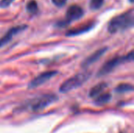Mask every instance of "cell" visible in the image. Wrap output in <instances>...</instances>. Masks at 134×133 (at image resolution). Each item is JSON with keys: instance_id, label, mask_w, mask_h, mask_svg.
I'll return each mask as SVG.
<instances>
[{"instance_id": "cell-1", "label": "cell", "mask_w": 134, "mask_h": 133, "mask_svg": "<svg viewBox=\"0 0 134 133\" xmlns=\"http://www.w3.org/2000/svg\"><path fill=\"white\" fill-rule=\"evenodd\" d=\"M133 24V9L114 17L108 24V31L111 33L117 32L119 30L126 29Z\"/></svg>"}, {"instance_id": "cell-2", "label": "cell", "mask_w": 134, "mask_h": 133, "mask_svg": "<svg viewBox=\"0 0 134 133\" xmlns=\"http://www.w3.org/2000/svg\"><path fill=\"white\" fill-rule=\"evenodd\" d=\"M90 77V72H82L78 74H75V76L68 78V80H66L61 84L60 87V91L61 92H70L81 86L83 83H85L89 79Z\"/></svg>"}, {"instance_id": "cell-3", "label": "cell", "mask_w": 134, "mask_h": 133, "mask_svg": "<svg viewBox=\"0 0 134 133\" xmlns=\"http://www.w3.org/2000/svg\"><path fill=\"white\" fill-rule=\"evenodd\" d=\"M133 60V52H130L128 55L125 56H119V57H115L108 61H107L104 66L100 69L98 75L99 76H103L105 74H108V73L111 72L115 67H116L119 64L124 61H131Z\"/></svg>"}, {"instance_id": "cell-4", "label": "cell", "mask_w": 134, "mask_h": 133, "mask_svg": "<svg viewBox=\"0 0 134 133\" xmlns=\"http://www.w3.org/2000/svg\"><path fill=\"white\" fill-rule=\"evenodd\" d=\"M57 100V97L54 95H44L37 99H35L31 103V108L34 111H38L44 109Z\"/></svg>"}, {"instance_id": "cell-5", "label": "cell", "mask_w": 134, "mask_h": 133, "mask_svg": "<svg viewBox=\"0 0 134 133\" xmlns=\"http://www.w3.org/2000/svg\"><path fill=\"white\" fill-rule=\"evenodd\" d=\"M57 74V72L55 71H50L43 72V73L40 74L39 75H38L36 78H35L33 80L31 81V82L29 83L28 88L29 89L36 88V87L44 84L47 81H49L51 78H53Z\"/></svg>"}, {"instance_id": "cell-6", "label": "cell", "mask_w": 134, "mask_h": 133, "mask_svg": "<svg viewBox=\"0 0 134 133\" xmlns=\"http://www.w3.org/2000/svg\"><path fill=\"white\" fill-rule=\"evenodd\" d=\"M83 15V9L78 5H72L68 7L67 10V18L70 22L71 20H75L81 18Z\"/></svg>"}, {"instance_id": "cell-7", "label": "cell", "mask_w": 134, "mask_h": 133, "mask_svg": "<svg viewBox=\"0 0 134 133\" xmlns=\"http://www.w3.org/2000/svg\"><path fill=\"white\" fill-rule=\"evenodd\" d=\"M107 48H102L98 50H97L96 52H94L93 54H91L90 56H88L82 63V67H88L89 66L92 65L93 63H95L96 61H97L107 51Z\"/></svg>"}, {"instance_id": "cell-8", "label": "cell", "mask_w": 134, "mask_h": 133, "mask_svg": "<svg viewBox=\"0 0 134 133\" xmlns=\"http://www.w3.org/2000/svg\"><path fill=\"white\" fill-rule=\"evenodd\" d=\"M26 27H27L26 25H20V26H16V27H12L2 38H0V48L2 47L3 45H5L7 42H9L14 34H17L20 31H24Z\"/></svg>"}, {"instance_id": "cell-9", "label": "cell", "mask_w": 134, "mask_h": 133, "mask_svg": "<svg viewBox=\"0 0 134 133\" xmlns=\"http://www.w3.org/2000/svg\"><path fill=\"white\" fill-rule=\"evenodd\" d=\"M93 27V24H89L77 28H74L72 30H70L67 32V36H75V35H79L81 34L82 33L87 32L88 31H90L92 27Z\"/></svg>"}, {"instance_id": "cell-10", "label": "cell", "mask_w": 134, "mask_h": 133, "mask_svg": "<svg viewBox=\"0 0 134 133\" xmlns=\"http://www.w3.org/2000/svg\"><path fill=\"white\" fill-rule=\"evenodd\" d=\"M108 87V84L105 83V82H101V83H99L97 84V85H95L94 87L92 88V89L90 90L89 95L90 97H97L99 95L101 94V92Z\"/></svg>"}, {"instance_id": "cell-11", "label": "cell", "mask_w": 134, "mask_h": 133, "mask_svg": "<svg viewBox=\"0 0 134 133\" xmlns=\"http://www.w3.org/2000/svg\"><path fill=\"white\" fill-rule=\"evenodd\" d=\"M111 99V95L110 93H103L97 96L95 103L98 105H104L108 103Z\"/></svg>"}, {"instance_id": "cell-12", "label": "cell", "mask_w": 134, "mask_h": 133, "mask_svg": "<svg viewBox=\"0 0 134 133\" xmlns=\"http://www.w3.org/2000/svg\"><path fill=\"white\" fill-rule=\"evenodd\" d=\"M133 90V86L131 84L122 83L118 85L115 89V91L119 93H123L126 92H132Z\"/></svg>"}, {"instance_id": "cell-13", "label": "cell", "mask_w": 134, "mask_h": 133, "mask_svg": "<svg viewBox=\"0 0 134 133\" xmlns=\"http://www.w3.org/2000/svg\"><path fill=\"white\" fill-rule=\"evenodd\" d=\"M27 9L30 13H35V12H36L37 9H38V4H37L36 1H35V0L30 1L27 4Z\"/></svg>"}, {"instance_id": "cell-14", "label": "cell", "mask_w": 134, "mask_h": 133, "mask_svg": "<svg viewBox=\"0 0 134 133\" xmlns=\"http://www.w3.org/2000/svg\"><path fill=\"white\" fill-rule=\"evenodd\" d=\"M103 3L104 0H91L90 6L92 9H98L101 7Z\"/></svg>"}, {"instance_id": "cell-15", "label": "cell", "mask_w": 134, "mask_h": 133, "mask_svg": "<svg viewBox=\"0 0 134 133\" xmlns=\"http://www.w3.org/2000/svg\"><path fill=\"white\" fill-rule=\"evenodd\" d=\"M14 0H1L0 1V7L5 8L8 7Z\"/></svg>"}, {"instance_id": "cell-16", "label": "cell", "mask_w": 134, "mask_h": 133, "mask_svg": "<svg viewBox=\"0 0 134 133\" xmlns=\"http://www.w3.org/2000/svg\"><path fill=\"white\" fill-rule=\"evenodd\" d=\"M52 2L57 6H63L66 3L67 0H52Z\"/></svg>"}, {"instance_id": "cell-17", "label": "cell", "mask_w": 134, "mask_h": 133, "mask_svg": "<svg viewBox=\"0 0 134 133\" xmlns=\"http://www.w3.org/2000/svg\"><path fill=\"white\" fill-rule=\"evenodd\" d=\"M130 1L131 2H133V0H130Z\"/></svg>"}, {"instance_id": "cell-18", "label": "cell", "mask_w": 134, "mask_h": 133, "mask_svg": "<svg viewBox=\"0 0 134 133\" xmlns=\"http://www.w3.org/2000/svg\"><path fill=\"white\" fill-rule=\"evenodd\" d=\"M121 133H122V132H121Z\"/></svg>"}]
</instances>
